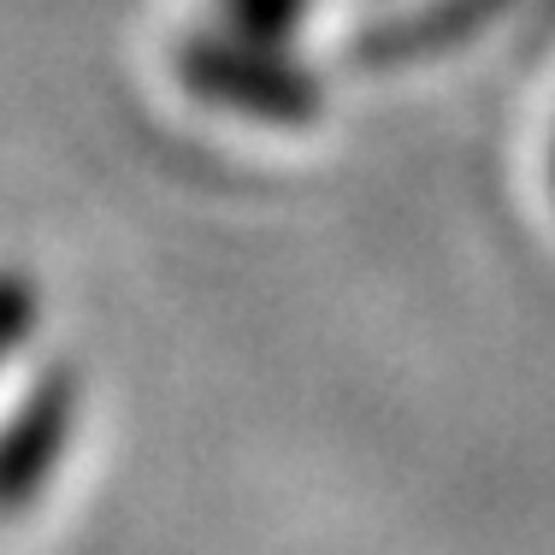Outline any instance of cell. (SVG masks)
<instances>
[{
  "label": "cell",
  "mask_w": 555,
  "mask_h": 555,
  "mask_svg": "<svg viewBox=\"0 0 555 555\" xmlns=\"http://www.w3.org/2000/svg\"><path fill=\"white\" fill-rule=\"evenodd\" d=\"M178 77L202 101L260 118V125H313L325 107L320 77L289 54V42H260V36H243L231 24L183 36Z\"/></svg>",
  "instance_id": "cell-1"
},
{
  "label": "cell",
  "mask_w": 555,
  "mask_h": 555,
  "mask_svg": "<svg viewBox=\"0 0 555 555\" xmlns=\"http://www.w3.org/2000/svg\"><path fill=\"white\" fill-rule=\"evenodd\" d=\"M77 408H83V385H77L72 366L36 373V385L24 390V402L0 426V514H24L48 491V479L72 449Z\"/></svg>",
  "instance_id": "cell-2"
},
{
  "label": "cell",
  "mask_w": 555,
  "mask_h": 555,
  "mask_svg": "<svg viewBox=\"0 0 555 555\" xmlns=\"http://www.w3.org/2000/svg\"><path fill=\"white\" fill-rule=\"evenodd\" d=\"M508 7L514 0H431V7L408 12V18H390V24L361 30L349 42V60L361 65V72H396V65L449 54V48L485 36Z\"/></svg>",
  "instance_id": "cell-3"
},
{
  "label": "cell",
  "mask_w": 555,
  "mask_h": 555,
  "mask_svg": "<svg viewBox=\"0 0 555 555\" xmlns=\"http://www.w3.org/2000/svg\"><path fill=\"white\" fill-rule=\"evenodd\" d=\"M313 0H219L224 24L243 36H260V42H296L301 24H308Z\"/></svg>",
  "instance_id": "cell-4"
},
{
  "label": "cell",
  "mask_w": 555,
  "mask_h": 555,
  "mask_svg": "<svg viewBox=\"0 0 555 555\" xmlns=\"http://www.w3.org/2000/svg\"><path fill=\"white\" fill-rule=\"evenodd\" d=\"M36 320H42V289H36V278L7 267L0 272V366L36 337Z\"/></svg>",
  "instance_id": "cell-5"
}]
</instances>
